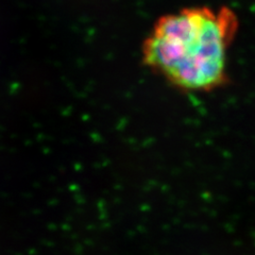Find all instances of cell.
Here are the masks:
<instances>
[{
    "label": "cell",
    "mask_w": 255,
    "mask_h": 255,
    "mask_svg": "<svg viewBox=\"0 0 255 255\" xmlns=\"http://www.w3.org/2000/svg\"><path fill=\"white\" fill-rule=\"evenodd\" d=\"M237 29L229 7H187L156 21L143 43L142 60L178 89L216 90L228 81V51Z\"/></svg>",
    "instance_id": "cell-1"
}]
</instances>
